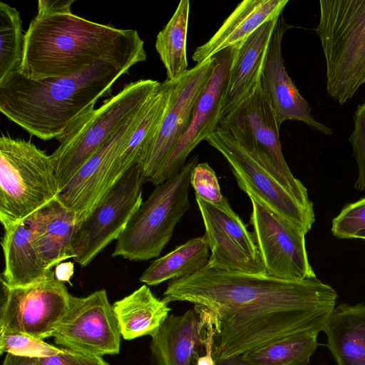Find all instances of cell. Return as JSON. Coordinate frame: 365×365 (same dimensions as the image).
Segmentation results:
<instances>
[{
  "instance_id": "obj_23",
  "label": "cell",
  "mask_w": 365,
  "mask_h": 365,
  "mask_svg": "<svg viewBox=\"0 0 365 365\" xmlns=\"http://www.w3.org/2000/svg\"><path fill=\"white\" fill-rule=\"evenodd\" d=\"M324 331L337 365H365L364 304L335 307Z\"/></svg>"
},
{
  "instance_id": "obj_33",
  "label": "cell",
  "mask_w": 365,
  "mask_h": 365,
  "mask_svg": "<svg viewBox=\"0 0 365 365\" xmlns=\"http://www.w3.org/2000/svg\"><path fill=\"white\" fill-rule=\"evenodd\" d=\"M190 185L195 196L217 206H222L227 200L222 195L214 170L207 163H197L190 176Z\"/></svg>"
},
{
  "instance_id": "obj_25",
  "label": "cell",
  "mask_w": 365,
  "mask_h": 365,
  "mask_svg": "<svg viewBox=\"0 0 365 365\" xmlns=\"http://www.w3.org/2000/svg\"><path fill=\"white\" fill-rule=\"evenodd\" d=\"M113 308L121 336L126 340L151 336L170 311L168 303L157 298L147 284L114 302Z\"/></svg>"
},
{
  "instance_id": "obj_6",
  "label": "cell",
  "mask_w": 365,
  "mask_h": 365,
  "mask_svg": "<svg viewBox=\"0 0 365 365\" xmlns=\"http://www.w3.org/2000/svg\"><path fill=\"white\" fill-rule=\"evenodd\" d=\"M60 192L51 155L29 140L0 138V221L23 223Z\"/></svg>"
},
{
  "instance_id": "obj_11",
  "label": "cell",
  "mask_w": 365,
  "mask_h": 365,
  "mask_svg": "<svg viewBox=\"0 0 365 365\" xmlns=\"http://www.w3.org/2000/svg\"><path fill=\"white\" fill-rule=\"evenodd\" d=\"M0 329L24 333L41 339L52 333L67 312L71 294L53 269L43 279L26 286L1 282Z\"/></svg>"
},
{
  "instance_id": "obj_39",
  "label": "cell",
  "mask_w": 365,
  "mask_h": 365,
  "mask_svg": "<svg viewBox=\"0 0 365 365\" xmlns=\"http://www.w3.org/2000/svg\"><path fill=\"white\" fill-rule=\"evenodd\" d=\"M215 365H252L244 360L242 355L226 359H215Z\"/></svg>"
},
{
  "instance_id": "obj_5",
  "label": "cell",
  "mask_w": 365,
  "mask_h": 365,
  "mask_svg": "<svg viewBox=\"0 0 365 365\" xmlns=\"http://www.w3.org/2000/svg\"><path fill=\"white\" fill-rule=\"evenodd\" d=\"M160 83L140 79L125 85L56 138L59 145L51 158L60 192L112 134L148 102Z\"/></svg>"
},
{
  "instance_id": "obj_13",
  "label": "cell",
  "mask_w": 365,
  "mask_h": 365,
  "mask_svg": "<svg viewBox=\"0 0 365 365\" xmlns=\"http://www.w3.org/2000/svg\"><path fill=\"white\" fill-rule=\"evenodd\" d=\"M250 224L265 274L284 280L317 277L308 258L305 233L252 195Z\"/></svg>"
},
{
  "instance_id": "obj_36",
  "label": "cell",
  "mask_w": 365,
  "mask_h": 365,
  "mask_svg": "<svg viewBox=\"0 0 365 365\" xmlns=\"http://www.w3.org/2000/svg\"><path fill=\"white\" fill-rule=\"evenodd\" d=\"M39 360L41 365H83L80 354L65 348L60 354Z\"/></svg>"
},
{
  "instance_id": "obj_16",
  "label": "cell",
  "mask_w": 365,
  "mask_h": 365,
  "mask_svg": "<svg viewBox=\"0 0 365 365\" xmlns=\"http://www.w3.org/2000/svg\"><path fill=\"white\" fill-rule=\"evenodd\" d=\"M233 53L234 48H228L215 56L217 63L195 103L187 130L148 182L157 186L177 175L191 151L218 127Z\"/></svg>"
},
{
  "instance_id": "obj_2",
  "label": "cell",
  "mask_w": 365,
  "mask_h": 365,
  "mask_svg": "<svg viewBox=\"0 0 365 365\" xmlns=\"http://www.w3.org/2000/svg\"><path fill=\"white\" fill-rule=\"evenodd\" d=\"M146 57L138 35L115 54L71 76L34 81L15 71L0 82L1 113L31 135L56 139Z\"/></svg>"
},
{
  "instance_id": "obj_15",
  "label": "cell",
  "mask_w": 365,
  "mask_h": 365,
  "mask_svg": "<svg viewBox=\"0 0 365 365\" xmlns=\"http://www.w3.org/2000/svg\"><path fill=\"white\" fill-rule=\"evenodd\" d=\"M148 102L112 134L59 192L58 199L76 214L80 225L119 180L118 158L141 122Z\"/></svg>"
},
{
  "instance_id": "obj_30",
  "label": "cell",
  "mask_w": 365,
  "mask_h": 365,
  "mask_svg": "<svg viewBox=\"0 0 365 365\" xmlns=\"http://www.w3.org/2000/svg\"><path fill=\"white\" fill-rule=\"evenodd\" d=\"M24 34L19 12L14 7L0 2V82L19 71Z\"/></svg>"
},
{
  "instance_id": "obj_8",
  "label": "cell",
  "mask_w": 365,
  "mask_h": 365,
  "mask_svg": "<svg viewBox=\"0 0 365 365\" xmlns=\"http://www.w3.org/2000/svg\"><path fill=\"white\" fill-rule=\"evenodd\" d=\"M218 126L228 131L299 203L314 211L307 189L293 175L284 158L279 127L259 83Z\"/></svg>"
},
{
  "instance_id": "obj_24",
  "label": "cell",
  "mask_w": 365,
  "mask_h": 365,
  "mask_svg": "<svg viewBox=\"0 0 365 365\" xmlns=\"http://www.w3.org/2000/svg\"><path fill=\"white\" fill-rule=\"evenodd\" d=\"M1 247L4 269L1 282L10 287L26 286L46 277L49 269L31 240L23 222L4 229Z\"/></svg>"
},
{
  "instance_id": "obj_26",
  "label": "cell",
  "mask_w": 365,
  "mask_h": 365,
  "mask_svg": "<svg viewBox=\"0 0 365 365\" xmlns=\"http://www.w3.org/2000/svg\"><path fill=\"white\" fill-rule=\"evenodd\" d=\"M173 86V80L166 79L160 83L150 98L141 122L118 158L115 166L118 179L145 158L168 108Z\"/></svg>"
},
{
  "instance_id": "obj_28",
  "label": "cell",
  "mask_w": 365,
  "mask_h": 365,
  "mask_svg": "<svg viewBox=\"0 0 365 365\" xmlns=\"http://www.w3.org/2000/svg\"><path fill=\"white\" fill-rule=\"evenodd\" d=\"M190 1H180L170 19L156 36L155 47L168 80H173L187 69V34Z\"/></svg>"
},
{
  "instance_id": "obj_20",
  "label": "cell",
  "mask_w": 365,
  "mask_h": 365,
  "mask_svg": "<svg viewBox=\"0 0 365 365\" xmlns=\"http://www.w3.org/2000/svg\"><path fill=\"white\" fill-rule=\"evenodd\" d=\"M279 17L263 24L238 48H234L220 123L259 83L267 51Z\"/></svg>"
},
{
  "instance_id": "obj_35",
  "label": "cell",
  "mask_w": 365,
  "mask_h": 365,
  "mask_svg": "<svg viewBox=\"0 0 365 365\" xmlns=\"http://www.w3.org/2000/svg\"><path fill=\"white\" fill-rule=\"evenodd\" d=\"M207 314L208 317L205 327V337L204 340L205 354L197 358L195 365H215V360L213 356L214 329L211 317L208 312Z\"/></svg>"
},
{
  "instance_id": "obj_9",
  "label": "cell",
  "mask_w": 365,
  "mask_h": 365,
  "mask_svg": "<svg viewBox=\"0 0 365 365\" xmlns=\"http://www.w3.org/2000/svg\"><path fill=\"white\" fill-rule=\"evenodd\" d=\"M146 178L140 164L129 169L81 223L73 242L74 260L87 266L113 240H118L143 202Z\"/></svg>"
},
{
  "instance_id": "obj_4",
  "label": "cell",
  "mask_w": 365,
  "mask_h": 365,
  "mask_svg": "<svg viewBox=\"0 0 365 365\" xmlns=\"http://www.w3.org/2000/svg\"><path fill=\"white\" fill-rule=\"evenodd\" d=\"M315 31L326 61L327 91L340 105L365 83V0H320Z\"/></svg>"
},
{
  "instance_id": "obj_41",
  "label": "cell",
  "mask_w": 365,
  "mask_h": 365,
  "mask_svg": "<svg viewBox=\"0 0 365 365\" xmlns=\"http://www.w3.org/2000/svg\"><path fill=\"white\" fill-rule=\"evenodd\" d=\"M354 238H359L365 240V229L359 232L354 237Z\"/></svg>"
},
{
  "instance_id": "obj_27",
  "label": "cell",
  "mask_w": 365,
  "mask_h": 365,
  "mask_svg": "<svg viewBox=\"0 0 365 365\" xmlns=\"http://www.w3.org/2000/svg\"><path fill=\"white\" fill-rule=\"evenodd\" d=\"M210 255L204 236L191 239L153 260L142 274L140 281L147 285L155 286L168 279L188 277L207 264Z\"/></svg>"
},
{
  "instance_id": "obj_32",
  "label": "cell",
  "mask_w": 365,
  "mask_h": 365,
  "mask_svg": "<svg viewBox=\"0 0 365 365\" xmlns=\"http://www.w3.org/2000/svg\"><path fill=\"white\" fill-rule=\"evenodd\" d=\"M365 229V197L346 205L332 220L331 232L339 239H351Z\"/></svg>"
},
{
  "instance_id": "obj_19",
  "label": "cell",
  "mask_w": 365,
  "mask_h": 365,
  "mask_svg": "<svg viewBox=\"0 0 365 365\" xmlns=\"http://www.w3.org/2000/svg\"><path fill=\"white\" fill-rule=\"evenodd\" d=\"M208 314L195 305L182 315L169 314L151 336L150 350L157 365H195L204 347Z\"/></svg>"
},
{
  "instance_id": "obj_31",
  "label": "cell",
  "mask_w": 365,
  "mask_h": 365,
  "mask_svg": "<svg viewBox=\"0 0 365 365\" xmlns=\"http://www.w3.org/2000/svg\"><path fill=\"white\" fill-rule=\"evenodd\" d=\"M63 350L64 348H58L24 333L0 329L1 353L40 359L54 356Z\"/></svg>"
},
{
  "instance_id": "obj_10",
  "label": "cell",
  "mask_w": 365,
  "mask_h": 365,
  "mask_svg": "<svg viewBox=\"0 0 365 365\" xmlns=\"http://www.w3.org/2000/svg\"><path fill=\"white\" fill-rule=\"evenodd\" d=\"M205 140L227 161L242 191L305 234L310 231L314 211L299 203L228 131L218 126Z\"/></svg>"
},
{
  "instance_id": "obj_1",
  "label": "cell",
  "mask_w": 365,
  "mask_h": 365,
  "mask_svg": "<svg viewBox=\"0 0 365 365\" xmlns=\"http://www.w3.org/2000/svg\"><path fill=\"white\" fill-rule=\"evenodd\" d=\"M163 296L168 303L187 302L210 313L215 360L243 355L291 335L324 331L338 297L317 277L284 280L207 265L171 280Z\"/></svg>"
},
{
  "instance_id": "obj_12",
  "label": "cell",
  "mask_w": 365,
  "mask_h": 365,
  "mask_svg": "<svg viewBox=\"0 0 365 365\" xmlns=\"http://www.w3.org/2000/svg\"><path fill=\"white\" fill-rule=\"evenodd\" d=\"M51 337L57 344L83 355L118 354L121 334L106 291L84 297L71 295L69 308Z\"/></svg>"
},
{
  "instance_id": "obj_18",
  "label": "cell",
  "mask_w": 365,
  "mask_h": 365,
  "mask_svg": "<svg viewBox=\"0 0 365 365\" xmlns=\"http://www.w3.org/2000/svg\"><path fill=\"white\" fill-rule=\"evenodd\" d=\"M292 27L286 23L282 14L267 51L260 76V87L274 113L279 128L286 120H297L325 135H331V128L314 119L308 102L299 93L284 68L282 38L286 31Z\"/></svg>"
},
{
  "instance_id": "obj_7",
  "label": "cell",
  "mask_w": 365,
  "mask_h": 365,
  "mask_svg": "<svg viewBox=\"0 0 365 365\" xmlns=\"http://www.w3.org/2000/svg\"><path fill=\"white\" fill-rule=\"evenodd\" d=\"M198 160V155L192 156L177 175L157 185L142 202L117 240L112 257L145 261L160 255L176 225L190 209V176Z\"/></svg>"
},
{
  "instance_id": "obj_40",
  "label": "cell",
  "mask_w": 365,
  "mask_h": 365,
  "mask_svg": "<svg viewBox=\"0 0 365 365\" xmlns=\"http://www.w3.org/2000/svg\"><path fill=\"white\" fill-rule=\"evenodd\" d=\"M83 365H109L103 357L81 354Z\"/></svg>"
},
{
  "instance_id": "obj_22",
  "label": "cell",
  "mask_w": 365,
  "mask_h": 365,
  "mask_svg": "<svg viewBox=\"0 0 365 365\" xmlns=\"http://www.w3.org/2000/svg\"><path fill=\"white\" fill-rule=\"evenodd\" d=\"M289 0H244L225 19L217 31L192 56L196 64L204 63L217 53L238 48L265 22L279 17Z\"/></svg>"
},
{
  "instance_id": "obj_17",
  "label": "cell",
  "mask_w": 365,
  "mask_h": 365,
  "mask_svg": "<svg viewBox=\"0 0 365 365\" xmlns=\"http://www.w3.org/2000/svg\"><path fill=\"white\" fill-rule=\"evenodd\" d=\"M216 63L217 58L214 56L173 79L168 108L153 143L140 164L146 181L155 174L184 135L195 103Z\"/></svg>"
},
{
  "instance_id": "obj_38",
  "label": "cell",
  "mask_w": 365,
  "mask_h": 365,
  "mask_svg": "<svg viewBox=\"0 0 365 365\" xmlns=\"http://www.w3.org/2000/svg\"><path fill=\"white\" fill-rule=\"evenodd\" d=\"M55 277L61 282H68L73 274L74 266L71 262L60 263L55 267Z\"/></svg>"
},
{
  "instance_id": "obj_34",
  "label": "cell",
  "mask_w": 365,
  "mask_h": 365,
  "mask_svg": "<svg viewBox=\"0 0 365 365\" xmlns=\"http://www.w3.org/2000/svg\"><path fill=\"white\" fill-rule=\"evenodd\" d=\"M354 130L349 140L351 144L353 155L358 167V177L354 188L365 190V99L358 106L354 116Z\"/></svg>"
},
{
  "instance_id": "obj_37",
  "label": "cell",
  "mask_w": 365,
  "mask_h": 365,
  "mask_svg": "<svg viewBox=\"0 0 365 365\" xmlns=\"http://www.w3.org/2000/svg\"><path fill=\"white\" fill-rule=\"evenodd\" d=\"M2 365H41L38 358L16 356L6 354Z\"/></svg>"
},
{
  "instance_id": "obj_14",
  "label": "cell",
  "mask_w": 365,
  "mask_h": 365,
  "mask_svg": "<svg viewBox=\"0 0 365 365\" xmlns=\"http://www.w3.org/2000/svg\"><path fill=\"white\" fill-rule=\"evenodd\" d=\"M210 255L207 266L217 270L266 275L252 233L228 200L217 206L195 196Z\"/></svg>"
},
{
  "instance_id": "obj_29",
  "label": "cell",
  "mask_w": 365,
  "mask_h": 365,
  "mask_svg": "<svg viewBox=\"0 0 365 365\" xmlns=\"http://www.w3.org/2000/svg\"><path fill=\"white\" fill-rule=\"evenodd\" d=\"M316 331L284 337L243 355L252 365H307L319 344Z\"/></svg>"
},
{
  "instance_id": "obj_3",
  "label": "cell",
  "mask_w": 365,
  "mask_h": 365,
  "mask_svg": "<svg viewBox=\"0 0 365 365\" xmlns=\"http://www.w3.org/2000/svg\"><path fill=\"white\" fill-rule=\"evenodd\" d=\"M75 0H39L24 34L19 72L34 81L71 76L128 45L138 34L71 11Z\"/></svg>"
},
{
  "instance_id": "obj_21",
  "label": "cell",
  "mask_w": 365,
  "mask_h": 365,
  "mask_svg": "<svg viewBox=\"0 0 365 365\" xmlns=\"http://www.w3.org/2000/svg\"><path fill=\"white\" fill-rule=\"evenodd\" d=\"M24 223L33 244L49 269L73 258V242L80 224L76 214L58 197L33 213Z\"/></svg>"
}]
</instances>
